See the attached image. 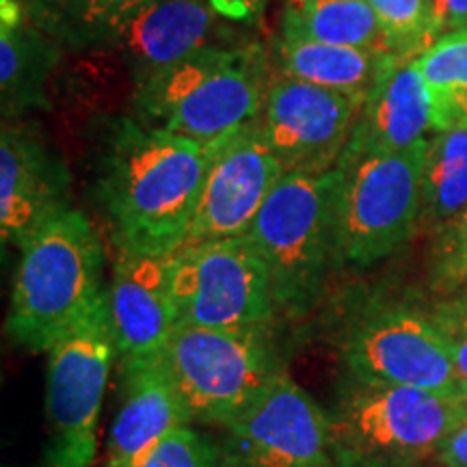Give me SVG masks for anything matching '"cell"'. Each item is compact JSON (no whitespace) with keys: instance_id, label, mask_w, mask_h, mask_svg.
I'll use <instances>...</instances> for the list:
<instances>
[{"instance_id":"cell-20","label":"cell","mask_w":467,"mask_h":467,"mask_svg":"<svg viewBox=\"0 0 467 467\" xmlns=\"http://www.w3.org/2000/svg\"><path fill=\"white\" fill-rule=\"evenodd\" d=\"M268 57H271L273 74L347 93L361 104L392 52L350 48V46L277 35L271 42Z\"/></svg>"},{"instance_id":"cell-9","label":"cell","mask_w":467,"mask_h":467,"mask_svg":"<svg viewBox=\"0 0 467 467\" xmlns=\"http://www.w3.org/2000/svg\"><path fill=\"white\" fill-rule=\"evenodd\" d=\"M46 358V441L39 467H93L98 420L117 359L107 290Z\"/></svg>"},{"instance_id":"cell-15","label":"cell","mask_w":467,"mask_h":467,"mask_svg":"<svg viewBox=\"0 0 467 467\" xmlns=\"http://www.w3.org/2000/svg\"><path fill=\"white\" fill-rule=\"evenodd\" d=\"M107 296L117 361L162 355L178 327L171 255L117 251Z\"/></svg>"},{"instance_id":"cell-6","label":"cell","mask_w":467,"mask_h":467,"mask_svg":"<svg viewBox=\"0 0 467 467\" xmlns=\"http://www.w3.org/2000/svg\"><path fill=\"white\" fill-rule=\"evenodd\" d=\"M331 342L350 381L467 396V383L452 364L431 307L366 296L347 306Z\"/></svg>"},{"instance_id":"cell-31","label":"cell","mask_w":467,"mask_h":467,"mask_svg":"<svg viewBox=\"0 0 467 467\" xmlns=\"http://www.w3.org/2000/svg\"><path fill=\"white\" fill-rule=\"evenodd\" d=\"M214 14L238 25H254L262 17L266 0H206Z\"/></svg>"},{"instance_id":"cell-26","label":"cell","mask_w":467,"mask_h":467,"mask_svg":"<svg viewBox=\"0 0 467 467\" xmlns=\"http://www.w3.org/2000/svg\"><path fill=\"white\" fill-rule=\"evenodd\" d=\"M429 279L443 296L467 285V208L433 234Z\"/></svg>"},{"instance_id":"cell-18","label":"cell","mask_w":467,"mask_h":467,"mask_svg":"<svg viewBox=\"0 0 467 467\" xmlns=\"http://www.w3.org/2000/svg\"><path fill=\"white\" fill-rule=\"evenodd\" d=\"M219 16L206 0H154L121 35L113 50L130 72L134 87L165 72L192 52L221 44Z\"/></svg>"},{"instance_id":"cell-27","label":"cell","mask_w":467,"mask_h":467,"mask_svg":"<svg viewBox=\"0 0 467 467\" xmlns=\"http://www.w3.org/2000/svg\"><path fill=\"white\" fill-rule=\"evenodd\" d=\"M130 467H219L217 441L191 426L173 431Z\"/></svg>"},{"instance_id":"cell-8","label":"cell","mask_w":467,"mask_h":467,"mask_svg":"<svg viewBox=\"0 0 467 467\" xmlns=\"http://www.w3.org/2000/svg\"><path fill=\"white\" fill-rule=\"evenodd\" d=\"M192 422L223 429L285 375L273 327L178 325L162 350Z\"/></svg>"},{"instance_id":"cell-10","label":"cell","mask_w":467,"mask_h":467,"mask_svg":"<svg viewBox=\"0 0 467 467\" xmlns=\"http://www.w3.org/2000/svg\"><path fill=\"white\" fill-rule=\"evenodd\" d=\"M178 325L241 329L279 317L265 262L247 236L182 244L171 255Z\"/></svg>"},{"instance_id":"cell-30","label":"cell","mask_w":467,"mask_h":467,"mask_svg":"<svg viewBox=\"0 0 467 467\" xmlns=\"http://www.w3.org/2000/svg\"><path fill=\"white\" fill-rule=\"evenodd\" d=\"M467 28V0H433V35Z\"/></svg>"},{"instance_id":"cell-11","label":"cell","mask_w":467,"mask_h":467,"mask_svg":"<svg viewBox=\"0 0 467 467\" xmlns=\"http://www.w3.org/2000/svg\"><path fill=\"white\" fill-rule=\"evenodd\" d=\"M221 431L219 467H337L329 413L288 372Z\"/></svg>"},{"instance_id":"cell-13","label":"cell","mask_w":467,"mask_h":467,"mask_svg":"<svg viewBox=\"0 0 467 467\" xmlns=\"http://www.w3.org/2000/svg\"><path fill=\"white\" fill-rule=\"evenodd\" d=\"M208 173L184 244L244 236L285 173L258 119L210 143Z\"/></svg>"},{"instance_id":"cell-29","label":"cell","mask_w":467,"mask_h":467,"mask_svg":"<svg viewBox=\"0 0 467 467\" xmlns=\"http://www.w3.org/2000/svg\"><path fill=\"white\" fill-rule=\"evenodd\" d=\"M435 461L441 467H467V400L459 422L437 451Z\"/></svg>"},{"instance_id":"cell-1","label":"cell","mask_w":467,"mask_h":467,"mask_svg":"<svg viewBox=\"0 0 467 467\" xmlns=\"http://www.w3.org/2000/svg\"><path fill=\"white\" fill-rule=\"evenodd\" d=\"M91 197L115 251L173 255L186 243L210 148L145 126L134 115L93 121Z\"/></svg>"},{"instance_id":"cell-19","label":"cell","mask_w":467,"mask_h":467,"mask_svg":"<svg viewBox=\"0 0 467 467\" xmlns=\"http://www.w3.org/2000/svg\"><path fill=\"white\" fill-rule=\"evenodd\" d=\"M63 46L31 25L14 0H3L0 17V110L3 121L25 119L48 107V85Z\"/></svg>"},{"instance_id":"cell-23","label":"cell","mask_w":467,"mask_h":467,"mask_svg":"<svg viewBox=\"0 0 467 467\" xmlns=\"http://www.w3.org/2000/svg\"><path fill=\"white\" fill-rule=\"evenodd\" d=\"M467 208V130L435 132L429 139L420 230L435 234Z\"/></svg>"},{"instance_id":"cell-2","label":"cell","mask_w":467,"mask_h":467,"mask_svg":"<svg viewBox=\"0 0 467 467\" xmlns=\"http://www.w3.org/2000/svg\"><path fill=\"white\" fill-rule=\"evenodd\" d=\"M260 44H214L134 87L132 115L145 126L210 145L255 121L271 83Z\"/></svg>"},{"instance_id":"cell-16","label":"cell","mask_w":467,"mask_h":467,"mask_svg":"<svg viewBox=\"0 0 467 467\" xmlns=\"http://www.w3.org/2000/svg\"><path fill=\"white\" fill-rule=\"evenodd\" d=\"M191 424L189 407L175 388L162 355L119 361V402L102 467H130L173 431Z\"/></svg>"},{"instance_id":"cell-24","label":"cell","mask_w":467,"mask_h":467,"mask_svg":"<svg viewBox=\"0 0 467 467\" xmlns=\"http://www.w3.org/2000/svg\"><path fill=\"white\" fill-rule=\"evenodd\" d=\"M416 61L429 85L433 130H467V28L437 37Z\"/></svg>"},{"instance_id":"cell-7","label":"cell","mask_w":467,"mask_h":467,"mask_svg":"<svg viewBox=\"0 0 467 467\" xmlns=\"http://www.w3.org/2000/svg\"><path fill=\"white\" fill-rule=\"evenodd\" d=\"M467 396L347 379L331 407L337 467H413L435 459Z\"/></svg>"},{"instance_id":"cell-14","label":"cell","mask_w":467,"mask_h":467,"mask_svg":"<svg viewBox=\"0 0 467 467\" xmlns=\"http://www.w3.org/2000/svg\"><path fill=\"white\" fill-rule=\"evenodd\" d=\"M72 173L35 124L3 121L0 130V236L20 249L39 227L72 210Z\"/></svg>"},{"instance_id":"cell-25","label":"cell","mask_w":467,"mask_h":467,"mask_svg":"<svg viewBox=\"0 0 467 467\" xmlns=\"http://www.w3.org/2000/svg\"><path fill=\"white\" fill-rule=\"evenodd\" d=\"M392 55L420 57L435 42L433 0H368Z\"/></svg>"},{"instance_id":"cell-12","label":"cell","mask_w":467,"mask_h":467,"mask_svg":"<svg viewBox=\"0 0 467 467\" xmlns=\"http://www.w3.org/2000/svg\"><path fill=\"white\" fill-rule=\"evenodd\" d=\"M359 107L347 93L273 74L258 126L285 173H327L347 148Z\"/></svg>"},{"instance_id":"cell-17","label":"cell","mask_w":467,"mask_h":467,"mask_svg":"<svg viewBox=\"0 0 467 467\" xmlns=\"http://www.w3.org/2000/svg\"><path fill=\"white\" fill-rule=\"evenodd\" d=\"M433 130L431 93L416 57L392 55L361 102L348 148L400 151Z\"/></svg>"},{"instance_id":"cell-22","label":"cell","mask_w":467,"mask_h":467,"mask_svg":"<svg viewBox=\"0 0 467 467\" xmlns=\"http://www.w3.org/2000/svg\"><path fill=\"white\" fill-rule=\"evenodd\" d=\"M279 35L389 52L368 0H285Z\"/></svg>"},{"instance_id":"cell-4","label":"cell","mask_w":467,"mask_h":467,"mask_svg":"<svg viewBox=\"0 0 467 467\" xmlns=\"http://www.w3.org/2000/svg\"><path fill=\"white\" fill-rule=\"evenodd\" d=\"M244 236L265 262L279 317H309L342 268L334 169L284 173Z\"/></svg>"},{"instance_id":"cell-21","label":"cell","mask_w":467,"mask_h":467,"mask_svg":"<svg viewBox=\"0 0 467 467\" xmlns=\"http://www.w3.org/2000/svg\"><path fill=\"white\" fill-rule=\"evenodd\" d=\"M22 16L69 50L115 48L154 0H14Z\"/></svg>"},{"instance_id":"cell-32","label":"cell","mask_w":467,"mask_h":467,"mask_svg":"<svg viewBox=\"0 0 467 467\" xmlns=\"http://www.w3.org/2000/svg\"><path fill=\"white\" fill-rule=\"evenodd\" d=\"M344 467H375V465H344Z\"/></svg>"},{"instance_id":"cell-5","label":"cell","mask_w":467,"mask_h":467,"mask_svg":"<svg viewBox=\"0 0 467 467\" xmlns=\"http://www.w3.org/2000/svg\"><path fill=\"white\" fill-rule=\"evenodd\" d=\"M429 139L400 151L344 148L334 167L340 266L370 268L420 230Z\"/></svg>"},{"instance_id":"cell-28","label":"cell","mask_w":467,"mask_h":467,"mask_svg":"<svg viewBox=\"0 0 467 467\" xmlns=\"http://www.w3.org/2000/svg\"><path fill=\"white\" fill-rule=\"evenodd\" d=\"M431 314L446 340L454 368L467 383V285L431 306Z\"/></svg>"},{"instance_id":"cell-3","label":"cell","mask_w":467,"mask_h":467,"mask_svg":"<svg viewBox=\"0 0 467 467\" xmlns=\"http://www.w3.org/2000/svg\"><path fill=\"white\" fill-rule=\"evenodd\" d=\"M104 290L100 234L83 210H67L20 247L7 314L9 336L28 353H48Z\"/></svg>"}]
</instances>
